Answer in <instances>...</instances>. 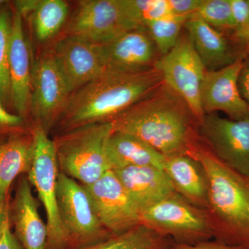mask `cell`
I'll return each instance as SVG.
<instances>
[{
	"mask_svg": "<svg viewBox=\"0 0 249 249\" xmlns=\"http://www.w3.org/2000/svg\"><path fill=\"white\" fill-rule=\"evenodd\" d=\"M164 84L157 68L128 72L106 69L70 95L56 124L62 132L86 124L111 122Z\"/></svg>",
	"mask_w": 249,
	"mask_h": 249,
	"instance_id": "cell-1",
	"label": "cell"
},
{
	"mask_svg": "<svg viewBox=\"0 0 249 249\" xmlns=\"http://www.w3.org/2000/svg\"><path fill=\"white\" fill-rule=\"evenodd\" d=\"M111 122L114 131L141 139L164 157L188 155L200 137L191 109L165 83Z\"/></svg>",
	"mask_w": 249,
	"mask_h": 249,
	"instance_id": "cell-2",
	"label": "cell"
},
{
	"mask_svg": "<svg viewBox=\"0 0 249 249\" xmlns=\"http://www.w3.org/2000/svg\"><path fill=\"white\" fill-rule=\"evenodd\" d=\"M188 155L206 171L209 193L205 211L214 240L249 247V178L219 160L201 137Z\"/></svg>",
	"mask_w": 249,
	"mask_h": 249,
	"instance_id": "cell-3",
	"label": "cell"
},
{
	"mask_svg": "<svg viewBox=\"0 0 249 249\" xmlns=\"http://www.w3.org/2000/svg\"><path fill=\"white\" fill-rule=\"evenodd\" d=\"M114 131L113 123L106 122L62 132L53 140L60 172L85 186L98 181L111 170L107 145Z\"/></svg>",
	"mask_w": 249,
	"mask_h": 249,
	"instance_id": "cell-4",
	"label": "cell"
},
{
	"mask_svg": "<svg viewBox=\"0 0 249 249\" xmlns=\"http://www.w3.org/2000/svg\"><path fill=\"white\" fill-rule=\"evenodd\" d=\"M141 224L178 245H194L213 238L205 210L178 193L142 209Z\"/></svg>",
	"mask_w": 249,
	"mask_h": 249,
	"instance_id": "cell-5",
	"label": "cell"
},
{
	"mask_svg": "<svg viewBox=\"0 0 249 249\" xmlns=\"http://www.w3.org/2000/svg\"><path fill=\"white\" fill-rule=\"evenodd\" d=\"M57 201L67 249L84 248L113 235L100 221L85 186L62 172L58 175Z\"/></svg>",
	"mask_w": 249,
	"mask_h": 249,
	"instance_id": "cell-6",
	"label": "cell"
},
{
	"mask_svg": "<svg viewBox=\"0 0 249 249\" xmlns=\"http://www.w3.org/2000/svg\"><path fill=\"white\" fill-rule=\"evenodd\" d=\"M34 156L28 179L35 187L45 209L48 231L46 249H67L66 240L59 216L57 201L58 160L53 141L40 124H34L32 131Z\"/></svg>",
	"mask_w": 249,
	"mask_h": 249,
	"instance_id": "cell-7",
	"label": "cell"
},
{
	"mask_svg": "<svg viewBox=\"0 0 249 249\" xmlns=\"http://www.w3.org/2000/svg\"><path fill=\"white\" fill-rule=\"evenodd\" d=\"M126 0H83L67 24L66 36L106 43L132 29H140Z\"/></svg>",
	"mask_w": 249,
	"mask_h": 249,
	"instance_id": "cell-8",
	"label": "cell"
},
{
	"mask_svg": "<svg viewBox=\"0 0 249 249\" xmlns=\"http://www.w3.org/2000/svg\"><path fill=\"white\" fill-rule=\"evenodd\" d=\"M155 68L161 73L165 85L183 99L199 124L205 116L200 91L207 70L186 33L169 53L160 57Z\"/></svg>",
	"mask_w": 249,
	"mask_h": 249,
	"instance_id": "cell-9",
	"label": "cell"
},
{
	"mask_svg": "<svg viewBox=\"0 0 249 249\" xmlns=\"http://www.w3.org/2000/svg\"><path fill=\"white\" fill-rule=\"evenodd\" d=\"M70 93L52 53L42 55L32 65L29 112L36 124L48 132L58 121Z\"/></svg>",
	"mask_w": 249,
	"mask_h": 249,
	"instance_id": "cell-10",
	"label": "cell"
},
{
	"mask_svg": "<svg viewBox=\"0 0 249 249\" xmlns=\"http://www.w3.org/2000/svg\"><path fill=\"white\" fill-rule=\"evenodd\" d=\"M85 188L100 221L111 235H120L141 224L142 209L112 170Z\"/></svg>",
	"mask_w": 249,
	"mask_h": 249,
	"instance_id": "cell-11",
	"label": "cell"
},
{
	"mask_svg": "<svg viewBox=\"0 0 249 249\" xmlns=\"http://www.w3.org/2000/svg\"><path fill=\"white\" fill-rule=\"evenodd\" d=\"M199 133L219 160L249 178V118L234 121L217 113L206 114Z\"/></svg>",
	"mask_w": 249,
	"mask_h": 249,
	"instance_id": "cell-12",
	"label": "cell"
},
{
	"mask_svg": "<svg viewBox=\"0 0 249 249\" xmlns=\"http://www.w3.org/2000/svg\"><path fill=\"white\" fill-rule=\"evenodd\" d=\"M70 93L107 69L102 46L74 36H65L52 53Z\"/></svg>",
	"mask_w": 249,
	"mask_h": 249,
	"instance_id": "cell-13",
	"label": "cell"
},
{
	"mask_svg": "<svg viewBox=\"0 0 249 249\" xmlns=\"http://www.w3.org/2000/svg\"><path fill=\"white\" fill-rule=\"evenodd\" d=\"M242 60L219 70L206 71L200 91L204 115L222 111L231 120L249 118V106L241 96L238 88Z\"/></svg>",
	"mask_w": 249,
	"mask_h": 249,
	"instance_id": "cell-14",
	"label": "cell"
},
{
	"mask_svg": "<svg viewBox=\"0 0 249 249\" xmlns=\"http://www.w3.org/2000/svg\"><path fill=\"white\" fill-rule=\"evenodd\" d=\"M107 69L137 72L155 68L160 55L146 28L132 29L102 44Z\"/></svg>",
	"mask_w": 249,
	"mask_h": 249,
	"instance_id": "cell-15",
	"label": "cell"
},
{
	"mask_svg": "<svg viewBox=\"0 0 249 249\" xmlns=\"http://www.w3.org/2000/svg\"><path fill=\"white\" fill-rule=\"evenodd\" d=\"M31 68L30 52L24 35L23 19L14 11L9 46L10 104L16 114L23 119L29 111Z\"/></svg>",
	"mask_w": 249,
	"mask_h": 249,
	"instance_id": "cell-16",
	"label": "cell"
},
{
	"mask_svg": "<svg viewBox=\"0 0 249 249\" xmlns=\"http://www.w3.org/2000/svg\"><path fill=\"white\" fill-rule=\"evenodd\" d=\"M184 29L207 71L229 66L247 55L231 36L206 23L188 19Z\"/></svg>",
	"mask_w": 249,
	"mask_h": 249,
	"instance_id": "cell-17",
	"label": "cell"
},
{
	"mask_svg": "<svg viewBox=\"0 0 249 249\" xmlns=\"http://www.w3.org/2000/svg\"><path fill=\"white\" fill-rule=\"evenodd\" d=\"M10 220L14 226V235L23 249H46L48 231L37 209V202L28 178L18 183L16 196L9 206Z\"/></svg>",
	"mask_w": 249,
	"mask_h": 249,
	"instance_id": "cell-18",
	"label": "cell"
},
{
	"mask_svg": "<svg viewBox=\"0 0 249 249\" xmlns=\"http://www.w3.org/2000/svg\"><path fill=\"white\" fill-rule=\"evenodd\" d=\"M141 209L176 193L164 170L155 166H130L112 170Z\"/></svg>",
	"mask_w": 249,
	"mask_h": 249,
	"instance_id": "cell-19",
	"label": "cell"
},
{
	"mask_svg": "<svg viewBox=\"0 0 249 249\" xmlns=\"http://www.w3.org/2000/svg\"><path fill=\"white\" fill-rule=\"evenodd\" d=\"M163 169L176 193L195 206L206 209L209 181L204 167L197 160L188 155L165 157Z\"/></svg>",
	"mask_w": 249,
	"mask_h": 249,
	"instance_id": "cell-20",
	"label": "cell"
},
{
	"mask_svg": "<svg viewBox=\"0 0 249 249\" xmlns=\"http://www.w3.org/2000/svg\"><path fill=\"white\" fill-rule=\"evenodd\" d=\"M34 156L32 132L0 136V201H9L11 185L19 175L29 173Z\"/></svg>",
	"mask_w": 249,
	"mask_h": 249,
	"instance_id": "cell-21",
	"label": "cell"
},
{
	"mask_svg": "<svg viewBox=\"0 0 249 249\" xmlns=\"http://www.w3.org/2000/svg\"><path fill=\"white\" fill-rule=\"evenodd\" d=\"M111 170L130 166H155L163 169L164 156L137 137L114 131L107 145Z\"/></svg>",
	"mask_w": 249,
	"mask_h": 249,
	"instance_id": "cell-22",
	"label": "cell"
},
{
	"mask_svg": "<svg viewBox=\"0 0 249 249\" xmlns=\"http://www.w3.org/2000/svg\"><path fill=\"white\" fill-rule=\"evenodd\" d=\"M173 240L139 224L128 231L80 249H170Z\"/></svg>",
	"mask_w": 249,
	"mask_h": 249,
	"instance_id": "cell-23",
	"label": "cell"
},
{
	"mask_svg": "<svg viewBox=\"0 0 249 249\" xmlns=\"http://www.w3.org/2000/svg\"><path fill=\"white\" fill-rule=\"evenodd\" d=\"M69 10L63 0H40L31 17L37 40L44 42L56 35L66 22Z\"/></svg>",
	"mask_w": 249,
	"mask_h": 249,
	"instance_id": "cell-24",
	"label": "cell"
},
{
	"mask_svg": "<svg viewBox=\"0 0 249 249\" xmlns=\"http://www.w3.org/2000/svg\"><path fill=\"white\" fill-rule=\"evenodd\" d=\"M186 22V18L171 16L147 23L145 28L160 56L169 53L177 45Z\"/></svg>",
	"mask_w": 249,
	"mask_h": 249,
	"instance_id": "cell-25",
	"label": "cell"
},
{
	"mask_svg": "<svg viewBox=\"0 0 249 249\" xmlns=\"http://www.w3.org/2000/svg\"><path fill=\"white\" fill-rule=\"evenodd\" d=\"M188 19L201 21L229 36L233 32L229 0H203L199 7L188 16Z\"/></svg>",
	"mask_w": 249,
	"mask_h": 249,
	"instance_id": "cell-26",
	"label": "cell"
},
{
	"mask_svg": "<svg viewBox=\"0 0 249 249\" xmlns=\"http://www.w3.org/2000/svg\"><path fill=\"white\" fill-rule=\"evenodd\" d=\"M13 11L7 3L0 7V102L10 104L9 58Z\"/></svg>",
	"mask_w": 249,
	"mask_h": 249,
	"instance_id": "cell-27",
	"label": "cell"
},
{
	"mask_svg": "<svg viewBox=\"0 0 249 249\" xmlns=\"http://www.w3.org/2000/svg\"><path fill=\"white\" fill-rule=\"evenodd\" d=\"M131 14L141 27L155 19L173 16L168 0H126Z\"/></svg>",
	"mask_w": 249,
	"mask_h": 249,
	"instance_id": "cell-28",
	"label": "cell"
},
{
	"mask_svg": "<svg viewBox=\"0 0 249 249\" xmlns=\"http://www.w3.org/2000/svg\"><path fill=\"white\" fill-rule=\"evenodd\" d=\"M233 32L232 34L245 29L249 24V0H229Z\"/></svg>",
	"mask_w": 249,
	"mask_h": 249,
	"instance_id": "cell-29",
	"label": "cell"
},
{
	"mask_svg": "<svg viewBox=\"0 0 249 249\" xmlns=\"http://www.w3.org/2000/svg\"><path fill=\"white\" fill-rule=\"evenodd\" d=\"M24 119L18 114L9 112L6 106L0 102V136L20 129L24 124Z\"/></svg>",
	"mask_w": 249,
	"mask_h": 249,
	"instance_id": "cell-30",
	"label": "cell"
},
{
	"mask_svg": "<svg viewBox=\"0 0 249 249\" xmlns=\"http://www.w3.org/2000/svg\"><path fill=\"white\" fill-rule=\"evenodd\" d=\"M170 12L174 16L187 18L202 4L203 0H168Z\"/></svg>",
	"mask_w": 249,
	"mask_h": 249,
	"instance_id": "cell-31",
	"label": "cell"
},
{
	"mask_svg": "<svg viewBox=\"0 0 249 249\" xmlns=\"http://www.w3.org/2000/svg\"><path fill=\"white\" fill-rule=\"evenodd\" d=\"M0 249H23L14 232L11 231L9 211L5 216L0 232Z\"/></svg>",
	"mask_w": 249,
	"mask_h": 249,
	"instance_id": "cell-32",
	"label": "cell"
},
{
	"mask_svg": "<svg viewBox=\"0 0 249 249\" xmlns=\"http://www.w3.org/2000/svg\"><path fill=\"white\" fill-rule=\"evenodd\" d=\"M170 249H249V247L226 245L216 240L206 241L194 245H178L173 241Z\"/></svg>",
	"mask_w": 249,
	"mask_h": 249,
	"instance_id": "cell-33",
	"label": "cell"
},
{
	"mask_svg": "<svg viewBox=\"0 0 249 249\" xmlns=\"http://www.w3.org/2000/svg\"><path fill=\"white\" fill-rule=\"evenodd\" d=\"M238 88L241 96L249 107V54L242 60L238 76Z\"/></svg>",
	"mask_w": 249,
	"mask_h": 249,
	"instance_id": "cell-34",
	"label": "cell"
},
{
	"mask_svg": "<svg viewBox=\"0 0 249 249\" xmlns=\"http://www.w3.org/2000/svg\"><path fill=\"white\" fill-rule=\"evenodd\" d=\"M40 0H17L14 1L15 11L23 18H31L35 13Z\"/></svg>",
	"mask_w": 249,
	"mask_h": 249,
	"instance_id": "cell-35",
	"label": "cell"
},
{
	"mask_svg": "<svg viewBox=\"0 0 249 249\" xmlns=\"http://www.w3.org/2000/svg\"><path fill=\"white\" fill-rule=\"evenodd\" d=\"M242 47L247 55L249 54V24L243 30L231 36Z\"/></svg>",
	"mask_w": 249,
	"mask_h": 249,
	"instance_id": "cell-36",
	"label": "cell"
},
{
	"mask_svg": "<svg viewBox=\"0 0 249 249\" xmlns=\"http://www.w3.org/2000/svg\"><path fill=\"white\" fill-rule=\"evenodd\" d=\"M9 201H6V202L0 201V232H1L5 216L9 211Z\"/></svg>",
	"mask_w": 249,
	"mask_h": 249,
	"instance_id": "cell-37",
	"label": "cell"
},
{
	"mask_svg": "<svg viewBox=\"0 0 249 249\" xmlns=\"http://www.w3.org/2000/svg\"><path fill=\"white\" fill-rule=\"evenodd\" d=\"M7 2V1H4V0H0V7H1V6H3V5L6 4V3Z\"/></svg>",
	"mask_w": 249,
	"mask_h": 249,
	"instance_id": "cell-38",
	"label": "cell"
}]
</instances>
